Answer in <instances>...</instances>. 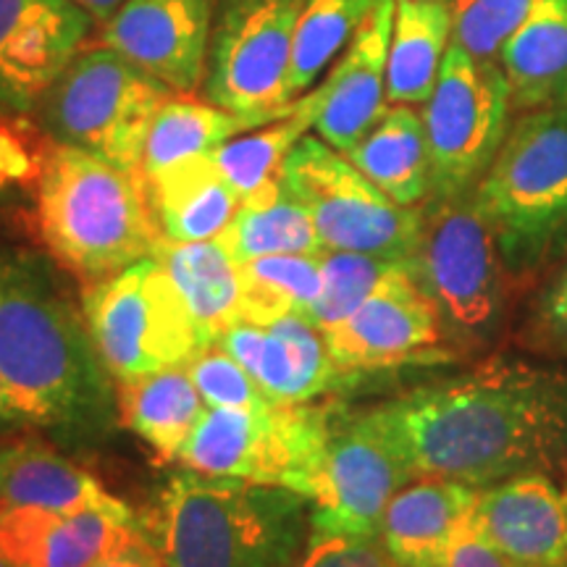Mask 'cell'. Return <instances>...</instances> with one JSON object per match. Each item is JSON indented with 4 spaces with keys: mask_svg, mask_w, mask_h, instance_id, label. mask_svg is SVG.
I'll return each mask as SVG.
<instances>
[{
    "mask_svg": "<svg viewBox=\"0 0 567 567\" xmlns=\"http://www.w3.org/2000/svg\"><path fill=\"white\" fill-rule=\"evenodd\" d=\"M321 334L347 375L444 358L442 316L410 264L394 268L352 316Z\"/></svg>",
    "mask_w": 567,
    "mask_h": 567,
    "instance_id": "cell-14",
    "label": "cell"
},
{
    "mask_svg": "<svg viewBox=\"0 0 567 567\" xmlns=\"http://www.w3.org/2000/svg\"><path fill=\"white\" fill-rule=\"evenodd\" d=\"M92 567H166V565H163V559L158 555H155L151 544H147L145 538H140V542H134L132 547H126L124 551H118V555L103 559V563Z\"/></svg>",
    "mask_w": 567,
    "mask_h": 567,
    "instance_id": "cell-40",
    "label": "cell"
},
{
    "mask_svg": "<svg viewBox=\"0 0 567 567\" xmlns=\"http://www.w3.org/2000/svg\"><path fill=\"white\" fill-rule=\"evenodd\" d=\"M368 413L415 478L488 488L520 473L567 471V371L559 368L494 360Z\"/></svg>",
    "mask_w": 567,
    "mask_h": 567,
    "instance_id": "cell-1",
    "label": "cell"
},
{
    "mask_svg": "<svg viewBox=\"0 0 567 567\" xmlns=\"http://www.w3.org/2000/svg\"><path fill=\"white\" fill-rule=\"evenodd\" d=\"M151 258L158 260L174 281L205 344H216V339L239 321V266L216 239L172 243L161 237Z\"/></svg>",
    "mask_w": 567,
    "mask_h": 567,
    "instance_id": "cell-26",
    "label": "cell"
},
{
    "mask_svg": "<svg viewBox=\"0 0 567 567\" xmlns=\"http://www.w3.org/2000/svg\"><path fill=\"white\" fill-rule=\"evenodd\" d=\"M3 425H19V421L17 415H13V410L9 408V402H6L3 389H0V429H3Z\"/></svg>",
    "mask_w": 567,
    "mask_h": 567,
    "instance_id": "cell-42",
    "label": "cell"
},
{
    "mask_svg": "<svg viewBox=\"0 0 567 567\" xmlns=\"http://www.w3.org/2000/svg\"><path fill=\"white\" fill-rule=\"evenodd\" d=\"M513 109L505 71L452 42L421 118L431 163V197L473 193L507 137Z\"/></svg>",
    "mask_w": 567,
    "mask_h": 567,
    "instance_id": "cell-11",
    "label": "cell"
},
{
    "mask_svg": "<svg viewBox=\"0 0 567 567\" xmlns=\"http://www.w3.org/2000/svg\"><path fill=\"white\" fill-rule=\"evenodd\" d=\"M42 245L84 284L151 258L161 231L142 174L48 137L34 179Z\"/></svg>",
    "mask_w": 567,
    "mask_h": 567,
    "instance_id": "cell-3",
    "label": "cell"
},
{
    "mask_svg": "<svg viewBox=\"0 0 567 567\" xmlns=\"http://www.w3.org/2000/svg\"><path fill=\"white\" fill-rule=\"evenodd\" d=\"M216 0H126L101 24V45L172 92H197L208 69Z\"/></svg>",
    "mask_w": 567,
    "mask_h": 567,
    "instance_id": "cell-16",
    "label": "cell"
},
{
    "mask_svg": "<svg viewBox=\"0 0 567 567\" xmlns=\"http://www.w3.org/2000/svg\"><path fill=\"white\" fill-rule=\"evenodd\" d=\"M337 405H268L264 410L208 408L176 463L203 476L292 488L308 499Z\"/></svg>",
    "mask_w": 567,
    "mask_h": 567,
    "instance_id": "cell-8",
    "label": "cell"
},
{
    "mask_svg": "<svg viewBox=\"0 0 567 567\" xmlns=\"http://www.w3.org/2000/svg\"><path fill=\"white\" fill-rule=\"evenodd\" d=\"M473 523L513 567H567V507L549 473L484 488Z\"/></svg>",
    "mask_w": 567,
    "mask_h": 567,
    "instance_id": "cell-20",
    "label": "cell"
},
{
    "mask_svg": "<svg viewBox=\"0 0 567 567\" xmlns=\"http://www.w3.org/2000/svg\"><path fill=\"white\" fill-rule=\"evenodd\" d=\"M172 90L105 45L84 48L42 95L48 137L140 174L147 132Z\"/></svg>",
    "mask_w": 567,
    "mask_h": 567,
    "instance_id": "cell-6",
    "label": "cell"
},
{
    "mask_svg": "<svg viewBox=\"0 0 567 567\" xmlns=\"http://www.w3.org/2000/svg\"><path fill=\"white\" fill-rule=\"evenodd\" d=\"M476 203L513 271L567 245V105L526 111L481 176Z\"/></svg>",
    "mask_w": 567,
    "mask_h": 567,
    "instance_id": "cell-5",
    "label": "cell"
},
{
    "mask_svg": "<svg viewBox=\"0 0 567 567\" xmlns=\"http://www.w3.org/2000/svg\"><path fill=\"white\" fill-rule=\"evenodd\" d=\"M538 0H452V42L478 61L499 63L502 48Z\"/></svg>",
    "mask_w": 567,
    "mask_h": 567,
    "instance_id": "cell-35",
    "label": "cell"
},
{
    "mask_svg": "<svg viewBox=\"0 0 567 567\" xmlns=\"http://www.w3.org/2000/svg\"><path fill=\"white\" fill-rule=\"evenodd\" d=\"M305 0H216L203 92L231 113L289 116L287 74Z\"/></svg>",
    "mask_w": 567,
    "mask_h": 567,
    "instance_id": "cell-12",
    "label": "cell"
},
{
    "mask_svg": "<svg viewBox=\"0 0 567 567\" xmlns=\"http://www.w3.org/2000/svg\"><path fill=\"white\" fill-rule=\"evenodd\" d=\"M82 313L95 354L116 381L187 368L208 347L155 258L84 284Z\"/></svg>",
    "mask_w": 567,
    "mask_h": 567,
    "instance_id": "cell-7",
    "label": "cell"
},
{
    "mask_svg": "<svg viewBox=\"0 0 567 567\" xmlns=\"http://www.w3.org/2000/svg\"><path fill=\"white\" fill-rule=\"evenodd\" d=\"M528 339L536 350L567 358V264L538 295L528 323Z\"/></svg>",
    "mask_w": 567,
    "mask_h": 567,
    "instance_id": "cell-38",
    "label": "cell"
},
{
    "mask_svg": "<svg viewBox=\"0 0 567 567\" xmlns=\"http://www.w3.org/2000/svg\"><path fill=\"white\" fill-rule=\"evenodd\" d=\"M452 0H396L386 61V105H423L452 45Z\"/></svg>",
    "mask_w": 567,
    "mask_h": 567,
    "instance_id": "cell-25",
    "label": "cell"
},
{
    "mask_svg": "<svg viewBox=\"0 0 567 567\" xmlns=\"http://www.w3.org/2000/svg\"><path fill=\"white\" fill-rule=\"evenodd\" d=\"M292 567H396L379 538L310 536Z\"/></svg>",
    "mask_w": 567,
    "mask_h": 567,
    "instance_id": "cell-37",
    "label": "cell"
},
{
    "mask_svg": "<svg viewBox=\"0 0 567 567\" xmlns=\"http://www.w3.org/2000/svg\"><path fill=\"white\" fill-rule=\"evenodd\" d=\"M446 567H513L507 563V557L494 547L488 538L481 534V528L473 523H467L463 536L457 538V544L450 551Z\"/></svg>",
    "mask_w": 567,
    "mask_h": 567,
    "instance_id": "cell-39",
    "label": "cell"
},
{
    "mask_svg": "<svg viewBox=\"0 0 567 567\" xmlns=\"http://www.w3.org/2000/svg\"><path fill=\"white\" fill-rule=\"evenodd\" d=\"M481 488L455 478L421 476L389 502L379 542L396 567H446L452 547L476 513Z\"/></svg>",
    "mask_w": 567,
    "mask_h": 567,
    "instance_id": "cell-21",
    "label": "cell"
},
{
    "mask_svg": "<svg viewBox=\"0 0 567 567\" xmlns=\"http://www.w3.org/2000/svg\"><path fill=\"white\" fill-rule=\"evenodd\" d=\"M216 243L237 266L271 255H318L323 252L313 218L305 205L276 176L258 193L239 200L234 218L218 234Z\"/></svg>",
    "mask_w": 567,
    "mask_h": 567,
    "instance_id": "cell-28",
    "label": "cell"
},
{
    "mask_svg": "<svg viewBox=\"0 0 567 567\" xmlns=\"http://www.w3.org/2000/svg\"><path fill=\"white\" fill-rule=\"evenodd\" d=\"M379 0H305L292 40V59L287 74V101L295 103L302 92L339 53L350 45Z\"/></svg>",
    "mask_w": 567,
    "mask_h": 567,
    "instance_id": "cell-32",
    "label": "cell"
},
{
    "mask_svg": "<svg viewBox=\"0 0 567 567\" xmlns=\"http://www.w3.org/2000/svg\"><path fill=\"white\" fill-rule=\"evenodd\" d=\"M517 111L567 105V0H538L499 53Z\"/></svg>",
    "mask_w": 567,
    "mask_h": 567,
    "instance_id": "cell-24",
    "label": "cell"
},
{
    "mask_svg": "<svg viewBox=\"0 0 567 567\" xmlns=\"http://www.w3.org/2000/svg\"><path fill=\"white\" fill-rule=\"evenodd\" d=\"M145 189L161 237L172 243L216 239L239 208V195L218 172L213 155L189 158L147 176Z\"/></svg>",
    "mask_w": 567,
    "mask_h": 567,
    "instance_id": "cell-23",
    "label": "cell"
},
{
    "mask_svg": "<svg viewBox=\"0 0 567 567\" xmlns=\"http://www.w3.org/2000/svg\"><path fill=\"white\" fill-rule=\"evenodd\" d=\"M502 264L476 189L423 203V229L410 266L444 329L457 339L478 342L492 331L502 308Z\"/></svg>",
    "mask_w": 567,
    "mask_h": 567,
    "instance_id": "cell-10",
    "label": "cell"
},
{
    "mask_svg": "<svg viewBox=\"0 0 567 567\" xmlns=\"http://www.w3.org/2000/svg\"><path fill=\"white\" fill-rule=\"evenodd\" d=\"M140 538L137 515L0 507V557L13 567H92Z\"/></svg>",
    "mask_w": 567,
    "mask_h": 567,
    "instance_id": "cell-18",
    "label": "cell"
},
{
    "mask_svg": "<svg viewBox=\"0 0 567 567\" xmlns=\"http://www.w3.org/2000/svg\"><path fill=\"white\" fill-rule=\"evenodd\" d=\"M279 405H305L347 379L313 323L289 313L271 323L237 321L216 339Z\"/></svg>",
    "mask_w": 567,
    "mask_h": 567,
    "instance_id": "cell-17",
    "label": "cell"
},
{
    "mask_svg": "<svg viewBox=\"0 0 567 567\" xmlns=\"http://www.w3.org/2000/svg\"><path fill=\"white\" fill-rule=\"evenodd\" d=\"M239 321L271 323L289 313L305 316L323 287L321 252L271 255L239 266Z\"/></svg>",
    "mask_w": 567,
    "mask_h": 567,
    "instance_id": "cell-33",
    "label": "cell"
},
{
    "mask_svg": "<svg viewBox=\"0 0 567 567\" xmlns=\"http://www.w3.org/2000/svg\"><path fill=\"white\" fill-rule=\"evenodd\" d=\"M74 3L82 6V9L95 19V24H105L113 13L122 9L126 0H74Z\"/></svg>",
    "mask_w": 567,
    "mask_h": 567,
    "instance_id": "cell-41",
    "label": "cell"
},
{
    "mask_svg": "<svg viewBox=\"0 0 567 567\" xmlns=\"http://www.w3.org/2000/svg\"><path fill=\"white\" fill-rule=\"evenodd\" d=\"M402 264H408V260H386L365 252L323 250L321 295L302 318L313 323L318 331L331 329V326L344 321L347 316H352L371 297L373 289Z\"/></svg>",
    "mask_w": 567,
    "mask_h": 567,
    "instance_id": "cell-34",
    "label": "cell"
},
{
    "mask_svg": "<svg viewBox=\"0 0 567 567\" xmlns=\"http://www.w3.org/2000/svg\"><path fill=\"white\" fill-rule=\"evenodd\" d=\"M92 27L95 19L74 0H0V105L38 109Z\"/></svg>",
    "mask_w": 567,
    "mask_h": 567,
    "instance_id": "cell-15",
    "label": "cell"
},
{
    "mask_svg": "<svg viewBox=\"0 0 567 567\" xmlns=\"http://www.w3.org/2000/svg\"><path fill=\"white\" fill-rule=\"evenodd\" d=\"M396 0H379L371 17L316 90L318 137L339 153L352 151L386 111V61Z\"/></svg>",
    "mask_w": 567,
    "mask_h": 567,
    "instance_id": "cell-19",
    "label": "cell"
},
{
    "mask_svg": "<svg viewBox=\"0 0 567 567\" xmlns=\"http://www.w3.org/2000/svg\"><path fill=\"white\" fill-rule=\"evenodd\" d=\"M0 507H38L55 513L109 509L137 515L92 473L32 439L0 446Z\"/></svg>",
    "mask_w": 567,
    "mask_h": 567,
    "instance_id": "cell-22",
    "label": "cell"
},
{
    "mask_svg": "<svg viewBox=\"0 0 567 567\" xmlns=\"http://www.w3.org/2000/svg\"><path fill=\"white\" fill-rule=\"evenodd\" d=\"M413 471L371 413L337 405L308 488L310 536L379 538L392 496Z\"/></svg>",
    "mask_w": 567,
    "mask_h": 567,
    "instance_id": "cell-13",
    "label": "cell"
},
{
    "mask_svg": "<svg viewBox=\"0 0 567 567\" xmlns=\"http://www.w3.org/2000/svg\"><path fill=\"white\" fill-rule=\"evenodd\" d=\"M344 155L405 208H417L431 197L429 145L423 118L413 105H386L371 132Z\"/></svg>",
    "mask_w": 567,
    "mask_h": 567,
    "instance_id": "cell-27",
    "label": "cell"
},
{
    "mask_svg": "<svg viewBox=\"0 0 567 567\" xmlns=\"http://www.w3.org/2000/svg\"><path fill=\"white\" fill-rule=\"evenodd\" d=\"M116 400L122 423L155 450L163 463H174L205 410L187 368L118 381Z\"/></svg>",
    "mask_w": 567,
    "mask_h": 567,
    "instance_id": "cell-30",
    "label": "cell"
},
{
    "mask_svg": "<svg viewBox=\"0 0 567 567\" xmlns=\"http://www.w3.org/2000/svg\"><path fill=\"white\" fill-rule=\"evenodd\" d=\"M95 347L74 316L0 255V389L19 423L66 425L97 405Z\"/></svg>",
    "mask_w": 567,
    "mask_h": 567,
    "instance_id": "cell-4",
    "label": "cell"
},
{
    "mask_svg": "<svg viewBox=\"0 0 567 567\" xmlns=\"http://www.w3.org/2000/svg\"><path fill=\"white\" fill-rule=\"evenodd\" d=\"M559 492H563V499H565V507H567V471L563 473V486H559Z\"/></svg>",
    "mask_w": 567,
    "mask_h": 567,
    "instance_id": "cell-43",
    "label": "cell"
},
{
    "mask_svg": "<svg viewBox=\"0 0 567 567\" xmlns=\"http://www.w3.org/2000/svg\"><path fill=\"white\" fill-rule=\"evenodd\" d=\"M189 379L208 408L229 410H264L274 400L255 379L231 358L224 347L210 344L187 365Z\"/></svg>",
    "mask_w": 567,
    "mask_h": 567,
    "instance_id": "cell-36",
    "label": "cell"
},
{
    "mask_svg": "<svg viewBox=\"0 0 567 567\" xmlns=\"http://www.w3.org/2000/svg\"><path fill=\"white\" fill-rule=\"evenodd\" d=\"M140 517L166 567H292L310 542V502L292 488L182 471Z\"/></svg>",
    "mask_w": 567,
    "mask_h": 567,
    "instance_id": "cell-2",
    "label": "cell"
},
{
    "mask_svg": "<svg viewBox=\"0 0 567 567\" xmlns=\"http://www.w3.org/2000/svg\"><path fill=\"white\" fill-rule=\"evenodd\" d=\"M0 567H13V565H11V563H6V559L0 557Z\"/></svg>",
    "mask_w": 567,
    "mask_h": 567,
    "instance_id": "cell-44",
    "label": "cell"
},
{
    "mask_svg": "<svg viewBox=\"0 0 567 567\" xmlns=\"http://www.w3.org/2000/svg\"><path fill=\"white\" fill-rule=\"evenodd\" d=\"M258 126L268 124L258 116L226 111L210 103L208 97L203 101L195 92H172L155 113L151 132H147L140 174L147 179L176 163L213 155L229 140Z\"/></svg>",
    "mask_w": 567,
    "mask_h": 567,
    "instance_id": "cell-29",
    "label": "cell"
},
{
    "mask_svg": "<svg viewBox=\"0 0 567 567\" xmlns=\"http://www.w3.org/2000/svg\"><path fill=\"white\" fill-rule=\"evenodd\" d=\"M316 116L318 95L313 90L305 97H297L289 116L264 126L260 132L239 134V137L229 140L213 153L218 172L229 182L234 193L239 195V200L258 193L264 184L279 176L292 147L316 126Z\"/></svg>",
    "mask_w": 567,
    "mask_h": 567,
    "instance_id": "cell-31",
    "label": "cell"
},
{
    "mask_svg": "<svg viewBox=\"0 0 567 567\" xmlns=\"http://www.w3.org/2000/svg\"><path fill=\"white\" fill-rule=\"evenodd\" d=\"M279 176L313 218L323 250L413 260L423 229V205L405 208L394 203L329 142L305 134Z\"/></svg>",
    "mask_w": 567,
    "mask_h": 567,
    "instance_id": "cell-9",
    "label": "cell"
}]
</instances>
